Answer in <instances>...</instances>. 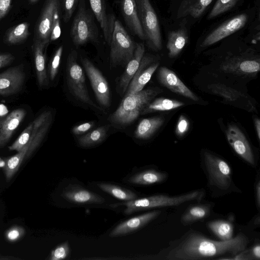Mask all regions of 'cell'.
I'll list each match as a JSON object with an SVG mask.
<instances>
[{"mask_svg":"<svg viewBox=\"0 0 260 260\" xmlns=\"http://www.w3.org/2000/svg\"><path fill=\"white\" fill-rule=\"evenodd\" d=\"M248 243V237L242 233L228 240L215 241L190 230L171 241L159 255L167 260H196L223 256H228L224 259H229L245 249Z\"/></svg>","mask_w":260,"mask_h":260,"instance_id":"1","label":"cell"},{"mask_svg":"<svg viewBox=\"0 0 260 260\" xmlns=\"http://www.w3.org/2000/svg\"><path fill=\"white\" fill-rule=\"evenodd\" d=\"M162 91L157 87H150L125 94L117 110L110 115L109 121L119 127L130 124L141 114L146 106Z\"/></svg>","mask_w":260,"mask_h":260,"instance_id":"2","label":"cell"},{"mask_svg":"<svg viewBox=\"0 0 260 260\" xmlns=\"http://www.w3.org/2000/svg\"><path fill=\"white\" fill-rule=\"evenodd\" d=\"M77 52L73 50L68 57L66 78L68 88L72 95L82 103L104 112V109L96 105L89 96L83 71L77 62Z\"/></svg>","mask_w":260,"mask_h":260,"instance_id":"3","label":"cell"},{"mask_svg":"<svg viewBox=\"0 0 260 260\" xmlns=\"http://www.w3.org/2000/svg\"><path fill=\"white\" fill-rule=\"evenodd\" d=\"M110 45L111 67L126 66L133 56L136 44L121 23L116 19L114 21Z\"/></svg>","mask_w":260,"mask_h":260,"instance_id":"4","label":"cell"},{"mask_svg":"<svg viewBox=\"0 0 260 260\" xmlns=\"http://www.w3.org/2000/svg\"><path fill=\"white\" fill-rule=\"evenodd\" d=\"M98 29L90 12L86 9L85 0H79L78 10L74 18L70 36L76 46L95 41Z\"/></svg>","mask_w":260,"mask_h":260,"instance_id":"5","label":"cell"},{"mask_svg":"<svg viewBox=\"0 0 260 260\" xmlns=\"http://www.w3.org/2000/svg\"><path fill=\"white\" fill-rule=\"evenodd\" d=\"M203 164L211 186L222 192L228 191L232 187V169L224 160L210 152L205 151Z\"/></svg>","mask_w":260,"mask_h":260,"instance_id":"6","label":"cell"},{"mask_svg":"<svg viewBox=\"0 0 260 260\" xmlns=\"http://www.w3.org/2000/svg\"><path fill=\"white\" fill-rule=\"evenodd\" d=\"M138 17L148 45L155 51L162 48L158 19L149 0H135Z\"/></svg>","mask_w":260,"mask_h":260,"instance_id":"7","label":"cell"},{"mask_svg":"<svg viewBox=\"0 0 260 260\" xmlns=\"http://www.w3.org/2000/svg\"><path fill=\"white\" fill-rule=\"evenodd\" d=\"M81 62L99 104L108 108L111 105L108 83L100 71L87 58H81Z\"/></svg>","mask_w":260,"mask_h":260,"instance_id":"8","label":"cell"},{"mask_svg":"<svg viewBox=\"0 0 260 260\" xmlns=\"http://www.w3.org/2000/svg\"><path fill=\"white\" fill-rule=\"evenodd\" d=\"M60 8L59 0H46L35 28L34 39L49 43L51 27L56 11Z\"/></svg>","mask_w":260,"mask_h":260,"instance_id":"9","label":"cell"},{"mask_svg":"<svg viewBox=\"0 0 260 260\" xmlns=\"http://www.w3.org/2000/svg\"><path fill=\"white\" fill-rule=\"evenodd\" d=\"M247 20V16L241 14L225 21L206 37L201 46H209L221 40L242 28Z\"/></svg>","mask_w":260,"mask_h":260,"instance_id":"10","label":"cell"},{"mask_svg":"<svg viewBox=\"0 0 260 260\" xmlns=\"http://www.w3.org/2000/svg\"><path fill=\"white\" fill-rule=\"evenodd\" d=\"M25 79L23 64L10 68L0 73V95L8 96L18 92Z\"/></svg>","mask_w":260,"mask_h":260,"instance_id":"11","label":"cell"},{"mask_svg":"<svg viewBox=\"0 0 260 260\" xmlns=\"http://www.w3.org/2000/svg\"><path fill=\"white\" fill-rule=\"evenodd\" d=\"M153 61V56L144 55L137 72L127 87L126 94L135 93L143 90L159 65L158 62L150 64Z\"/></svg>","mask_w":260,"mask_h":260,"instance_id":"12","label":"cell"},{"mask_svg":"<svg viewBox=\"0 0 260 260\" xmlns=\"http://www.w3.org/2000/svg\"><path fill=\"white\" fill-rule=\"evenodd\" d=\"M227 140L234 150L245 161L254 165L252 150L242 132L235 124H230L226 131Z\"/></svg>","mask_w":260,"mask_h":260,"instance_id":"13","label":"cell"},{"mask_svg":"<svg viewBox=\"0 0 260 260\" xmlns=\"http://www.w3.org/2000/svg\"><path fill=\"white\" fill-rule=\"evenodd\" d=\"M161 212L154 210L131 218L116 225L109 234L110 237H117L134 233L156 218Z\"/></svg>","mask_w":260,"mask_h":260,"instance_id":"14","label":"cell"},{"mask_svg":"<svg viewBox=\"0 0 260 260\" xmlns=\"http://www.w3.org/2000/svg\"><path fill=\"white\" fill-rule=\"evenodd\" d=\"M157 78L162 85L172 92L193 101H199L198 98L181 81L173 71L162 67L158 70Z\"/></svg>","mask_w":260,"mask_h":260,"instance_id":"15","label":"cell"},{"mask_svg":"<svg viewBox=\"0 0 260 260\" xmlns=\"http://www.w3.org/2000/svg\"><path fill=\"white\" fill-rule=\"evenodd\" d=\"M62 196L76 204H101L106 202L102 197L77 184H69L63 190Z\"/></svg>","mask_w":260,"mask_h":260,"instance_id":"16","label":"cell"},{"mask_svg":"<svg viewBox=\"0 0 260 260\" xmlns=\"http://www.w3.org/2000/svg\"><path fill=\"white\" fill-rule=\"evenodd\" d=\"M92 11L100 24L104 39L108 45L110 44L115 20L112 14L107 13L104 0H89Z\"/></svg>","mask_w":260,"mask_h":260,"instance_id":"17","label":"cell"},{"mask_svg":"<svg viewBox=\"0 0 260 260\" xmlns=\"http://www.w3.org/2000/svg\"><path fill=\"white\" fill-rule=\"evenodd\" d=\"M145 47L143 43H136V46L132 58L126 65V68L120 77L118 87L119 91L124 93L137 72L141 60L144 55Z\"/></svg>","mask_w":260,"mask_h":260,"instance_id":"18","label":"cell"},{"mask_svg":"<svg viewBox=\"0 0 260 260\" xmlns=\"http://www.w3.org/2000/svg\"><path fill=\"white\" fill-rule=\"evenodd\" d=\"M121 10L126 25L140 39L145 40L135 0H121Z\"/></svg>","mask_w":260,"mask_h":260,"instance_id":"19","label":"cell"},{"mask_svg":"<svg viewBox=\"0 0 260 260\" xmlns=\"http://www.w3.org/2000/svg\"><path fill=\"white\" fill-rule=\"evenodd\" d=\"M26 115V111L22 108L11 112L4 120L0 127V147L8 142L12 134Z\"/></svg>","mask_w":260,"mask_h":260,"instance_id":"20","label":"cell"},{"mask_svg":"<svg viewBox=\"0 0 260 260\" xmlns=\"http://www.w3.org/2000/svg\"><path fill=\"white\" fill-rule=\"evenodd\" d=\"M49 43L34 39L32 46L38 84L40 87L48 84V77L45 67V50Z\"/></svg>","mask_w":260,"mask_h":260,"instance_id":"21","label":"cell"},{"mask_svg":"<svg viewBox=\"0 0 260 260\" xmlns=\"http://www.w3.org/2000/svg\"><path fill=\"white\" fill-rule=\"evenodd\" d=\"M208 88L212 92L228 102L238 105L241 104L242 106H243L244 103L251 111L255 110L248 97L239 91L220 83L211 84L208 86Z\"/></svg>","mask_w":260,"mask_h":260,"instance_id":"22","label":"cell"},{"mask_svg":"<svg viewBox=\"0 0 260 260\" xmlns=\"http://www.w3.org/2000/svg\"><path fill=\"white\" fill-rule=\"evenodd\" d=\"M222 68L227 72H235L241 75H252L256 74L259 71L260 64L258 60L237 58L227 62Z\"/></svg>","mask_w":260,"mask_h":260,"instance_id":"23","label":"cell"},{"mask_svg":"<svg viewBox=\"0 0 260 260\" xmlns=\"http://www.w3.org/2000/svg\"><path fill=\"white\" fill-rule=\"evenodd\" d=\"M213 0H183L177 11L178 18L190 16L199 18Z\"/></svg>","mask_w":260,"mask_h":260,"instance_id":"24","label":"cell"},{"mask_svg":"<svg viewBox=\"0 0 260 260\" xmlns=\"http://www.w3.org/2000/svg\"><path fill=\"white\" fill-rule=\"evenodd\" d=\"M187 33L184 27L170 31L168 36L167 48L171 58L178 56L185 46L187 41Z\"/></svg>","mask_w":260,"mask_h":260,"instance_id":"25","label":"cell"},{"mask_svg":"<svg viewBox=\"0 0 260 260\" xmlns=\"http://www.w3.org/2000/svg\"><path fill=\"white\" fill-rule=\"evenodd\" d=\"M168 177L166 172L155 170H147L138 173L131 177L128 181L138 185H151L163 182Z\"/></svg>","mask_w":260,"mask_h":260,"instance_id":"26","label":"cell"},{"mask_svg":"<svg viewBox=\"0 0 260 260\" xmlns=\"http://www.w3.org/2000/svg\"><path fill=\"white\" fill-rule=\"evenodd\" d=\"M164 120L161 117L142 119L135 131V137L139 139H147L150 138L161 126Z\"/></svg>","mask_w":260,"mask_h":260,"instance_id":"27","label":"cell"},{"mask_svg":"<svg viewBox=\"0 0 260 260\" xmlns=\"http://www.w3.org/2000/svg\"><path fill=\"white\" fill-rule=\"evenodd\" d=\"M29 25V23L24 22L9 28L5 32V42L11 45L24 42L30 35Z\"/></svg>","mask_w":260,"mask_h":260,"instance_id":"28","label":"cell"},{"mask_svg":"<svg viewBox=\"0 0 260 260\" xmlns=\"http://www.w3.org/2000/svg\"><path fill=\"white\" fill-rule=\"evenodd\" d=\"M211 206L208 204H201L191 206L182 214L181 222L183 225H188L209 216Z\"/></svg>","mask_w":260,"mask_h":260,"instance_id":"29","label":"cell"},{"mask_svg":"<svg viewBox=\"0 0 260 260\" xmlns=\"http://www.w3.org/2000/svg\"><path fill=\"white\" fill-rule=\"evenodd\" d=\"M110 126L106 125L99 126L80 137L78 139L79 144L83 147H88L101 143L107 137Z\"/></svg>","mask_w":260,"mask_h":260,"instance_id":"30","label":"cell"},{"mask_svg":"<svg viewBox=\"0 0 260 260\" xmlns=\"http://www.w3.org/2000/svg\"><path fill=\"white\" fill-rule=\"evenodd\" d=\"M97 186L105 192L118 200L124 202L134 200L138 198L137 195L132 190L117 185L107 183H99L97 184Z\"/></svg>","mask_w":260,"mask_h":260,"instance_id":"31","label":"cell"},{"mask_svg":"<svg viewBox=\"0 0 260 260\" xmlns=\"http://www.w3.org/2000/svg\"><path fill=\"white\" fill-rule=\"evenodd\" d=\"M184 103L175 100L158 98L149 103L143 110L141 114L157 111H164L178 108L183 105Z\"/></svg>","mask_w":260,"mask_h":260,"instance_id":"32","label":"cell"},{"mask_svg":"<svg viewBox=\"0 0 260 260\" xmlns=\"http://www.w3.org/2000/svg\"><path fill=\"white\" fill-rule=\"evenodd\" d=\"M208 228L221 240L233 238V226L231 222L223 220H216L207 223Z\"/></svg>","mask_w":260,"mask_h":260,"instance_id":"33","label":"cell"},{"mask_svg":"<svg viewBox=\"0 0 260 260\" xmlns=\"http://www.w3.org/2000/svg\"><path fill=\"white\" fill-rule=\"evenodd\" d=\"M29 146V143L28 142L20 151L7 160L4 169L7 181H9L18 171L22 161L26 157Z\"/></svg>","mask_w":260,"mask_h":260,"instance_id":"34","label":"cell"},{"mask_svg":"<svg viewBox=\"0 0 260 260\" xmlns=\"http://www.w3.org/2000/svg\"><path fill=\"white\" fill-rule=\"evenodd\" d=\"M238 0H217L210 12L208 18L212 19L233 8Z\"/></svg>","mask_w":260,"mask_h":260,"instance_id":"35","label":"cell"},{"mask_svg":"<svg viewBox=\"0 0 260 260\" xmlns=\"http://www.w3.org/2000/svg\"><path fill=\"white\" fill-rule=\"evenodd\" d=\"M32 125V122L22 131L19 137L9 147L10 150L19 152L27 144L30 137Z\"/></svg>","mask_w":260,"mask_h":260,"instance_id":"36","label":"cell"},{"mask_svg":"<svg viewBox=\"0 0 260 260\" xmlns=\"http://www.w3.org/2000/svg\"><path fill=\"white\" fill-rule=\"evenodd\" d=\"M63 49L62 46H59L55 51L50 62L49 73L50 79L51 80H54L57 74Z\"/></svg>","mask_w":260,"mask_h":260,"instance_id":"37","label":"cell"},{"mask_svg":"<svg viewBox=\"0 0 260 260\" xmlns=\"http://www.w3.org/2000/svg\"><path fill=\"white\" fill-rule=\"evenodd\" d=\"M70 253L68 241H66L57 246L51 252L49 259L61 260L66 259Z\"/></svg>","mask_w":260,"mask_h":260,"instance_id":"38","label":"cell"},{"mask_svg":"<svg viewBox=\"0 0 260 260\" xmlns=\"http://www.w3.org/2000/svg\"><path fill=\"white\" fill-rule=\"evenodd\" d=\"M79 0H62V18L64 22H68L72 16Z\"/></svg>","mask_w":260,"mask_h":260,"instance_id":"39","label":"cell"},{"mask_svg":"<svg viewBox=\"0 0 260 260\" xmlns=\"http://www.w3.org/2000/svg\"><path fill=\"white\" fill-rule=\"evenodd\" d=\"M61 35L60 21V8L57 9L54 16L51 27L49 42L54 41L58 39Z\"/></svg>","mask_w":260,"mask_h":260,"instance_id":"40","label":"cell"},{"mask_svg":"<svg viewBox=\"0 0 260 260\" xmlns=\"http://www.w3.org/2000/svg\"><path fill=\"white\" fill-rule=\"evenodd\" d=\"M25 234V230L20 226H13L8 230L5 236L10 242H15L20 239Z\"/></svg>","mask_w":260,"mask_h":260,"instance_id":"41","label":"cell"},{"mask_svg":"<svg viewBox=\"0 0 260 260\" xmlns=\"http://www.w3.org/2000/svg\"><path fill=\"white\" fill-rule=\"evenodd\" d=\"M94 125L95 122L93 121L84 122L74 126L72 132L75 135H82L91 129Z\"/></svg>","mask_w":260,"mask_h":260,"instance_id":"42","label":"cell"},{"mask_svg":"<svg viewBox=\"0 0 260 260\" xmlns=\"http://www.w3.org/2000/svg\"><path fill=\"white\" fill-rule=\"evenodd\" d=\"M189 127V123L186 118L181 116L178 121L176 133L178 136H182L187 131Z\"/></svg>","mask_w":260,"mask_h":260,"instance_id":"43","label":"cell"},{"mask_svg":"<svg viewBox=\"0 0 260 260\" xmlns=\"http://www.w3.org/2000/svg\"><path fill=\"white\" fill-rule=\"evenodd\" d=\"M12 7V0H0V21L9 12Z\"/></svg>","mask_w":260,"mask_h":260,"instance_id":"44","label":"cell"},{"mask_svg":"<svg viewBox=\"0 0 260 260\" xmlns=\"http://www.w3.org/2000/svg\"><path fill=\"white\" fill-rule=\"evenodd\" d=\"M14 59V56L11 53H0V69L11 63Z\"/></svg>","mask_w":260,"mask_h":260,"instance_id":"45","label":"cell"},{"mask_svg":"<svg viewBox=\"0 0 260 260\" xmlns=\"http://www.w3.org/2000/svg\"><path fill=\"white\" fill-rule=\"evenodd\" d=\"M248 253L251 259H259L260 258V246L259 244H255L248 249Z\"/></svg>","mask_w":260,"mask_h":260,"instance_id":"46","label":"cell"},{"mask_svg":"<svg viewBox=\"0 0 260 260\" xmlns=\"http://www.w3.org/2000/svg\"><path fill=\"white\" fill-rule=\"evenodd\" d=\"M255 199L257 207L260 205V182L258 180L255 186Z\"/></svg>","mask_w":260,"mask_h":260,"instance_id":"47","label":"cell"},{"mask_svg":"<svg viewBox=\"0 0 260 260\" xmlns=\"http://www.w3.org/2000/svg\"><path fill=\"white\" fill-rule=\"evenodd\" d=\"M254 125L258 140H260V120L258 118L254 119Z\"/></svg>","mask_w":260,"mask_h":260,"instance_id":"48","label":"cell"},{"mask_svg":"<svg viewBox=\"0 0 260 260\" xmlns=\"http://www.w3.org/2000/svg\"><path fill=\"white\" fill-rule=\"evenodd\" d=\"M39 0H28V1L31 4H35L38 2Z\"/></svg>","mask_w":260,"mask_h":260,"instance_id":"49","label":"cell"}]
</instances>
